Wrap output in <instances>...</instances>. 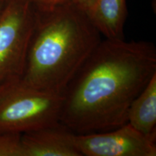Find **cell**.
Wrapping results in <instances>:
<instances>
[{"label": "cell", "mask_w": 156, "mask_h": 156, "mask_svg": "<svg viewBox=\"0 0 156 156\" xmlns=\"http://www.w3.org/2000/svg\"><path fill=\"white\" fill-rule=\"evenodd\" d=\"M155 74L153 43L105 38L64 92L60 122L76 134L124 125L132 101Z\"/></svg>", "instance_id": "1"}, {"label": "cell", "mask_w": 156, "mask_h": 156, "mask_svg": "<svg viewBox=\"0 0 156 156\" xmlns=\"http://www.w3.org/2000/svg\"><path fill=\"white\" fill-rule=\"evenodd\" d=\"M101 41V34L88 15L71 0L49 9H36L20 83L63 95Z\"/></svg>", "instance_id": "2"}, {"label": "cell", "mask_w": 156, "mask_h": 156, "mask_svg": "<svg viewBox=\"0 0 156 156\" xmlns=\"http://www.w3.org/2000/svg\"><path fill=\"white\" fill-rule=\"evenodd\" d=\"M63 95L18 82L0 90V133L24 134L60 122Z\"/></svg>", "instance_id": "3"}, {"label": "cell", "mask_w": 156, "mask_h": 156, "mask_svg": "<svg viewBox=\"0 0 156 156\" xmlns=\"http://www.w3.org/2000/svg\"><path fill=\"white\" fill-rule=\"evenodd\" d=\"M36 15L29 0H7L0 12V90L22 79Z\"/></svg>", "instance_id": "4"}, {"label": "cell", "mask_w": 156, "mask_h": 156, "mask_svg": "<svg viewBox=\"0 0 156 156\" xmlns=\"http://www.w3.org/2000/svg\"><path fill=\"white\" fill-rule=\"evenodd\" d=\"M81 156H155L156 145L126 123L108 131L76 134Z\"/></svg>", "instance_id": "5"}, {"label": "cell", "mask_w": 156, "mask_h": 156, "mask_svg": "<svg viewBox=\"0 0 156 156\" xmlns=\"http://www.w3.org/2000/svg\"><path fill=\"white\" fill-rule=\"evenodd\" d=\"M75 136L61 122L22 134L23 156H81Z\"/></svg>", "instance_id": "6"}, {"label": "cell", "mask_w": 156, "mask_h": 156, "mask_svg": "<svg viewBox=\"0 0 156 156\" xmlns=\"http://www.w3.org/2000/svg\"><path fill=\"white\" fill-rule=\"evenodd\" d=\"M127 124L156 142V74L130 105Z\"/></svg>", "instance_id": "7"}, {"label": "cell", "mask_w": 156, "mask_h": 156, "mask_svg": "<svg viewBox=\"0 0 156 156\" xmlns=\"http://www.w3.org/2000/svg\"><path fill=\"white\" fill-rule=\"evenodd\" d=\"M127 9L126 0H96L89 12L90 20L107 39H124Z\"/></svg>", "instance_id": "8"}, {"label": "cell", "mask_w": 156, "mask_h": 156, "mask_svg": "<svg viewBox=\"0 0 156 156\" xmlns=\"http://www.w3.org/2000/svg\"><path fill=\"white\" fill-rule=\"evenodd\" d=\"M0 156H23L21 134L0 133Z\"/></svg>", "instance_id": "9"}, {"label": "cell", "mask_w": 156, "mask_h": 156, "mask_svg": "<svg viewBox=\"0 0 156 156\" xmlns=\"http://www.w3.org/2000/svg\"><path fill=\"white\" fill-rule=\"evenodd\" d=\"M37 10H45L53 8L67 0H29Z\"/></svg>", "instance_id": "10"}, {"label": "cell", "mask_w": 156, "mask_h": 156, "mask_svg": "<svg viewBox=\"0 0 156 156\" xmlns=\"http://www.w3.org/2000/svg\"><path fill=\"white\" fill-rule=\"evenodd\" d=\"M71 1H73L75 5H77L80 8L88 15L96 0H71Z\"/></svg>", "instance_id": "11"}, {"label": "cell", "mask_w": 156, "mask_h": 156, "mask_svg": "<svg viewBox=\"0 0 156 156\" xmlns=\"http://www.w3.org/2000/svg\"><path fill=\"white\" fill-rule=\"evenodd\" d=\"M6 2H7V0H0V12H1L2 9H3V7L5 5Z\"/></svg>", "instance_id": "12"}]
</instances>
